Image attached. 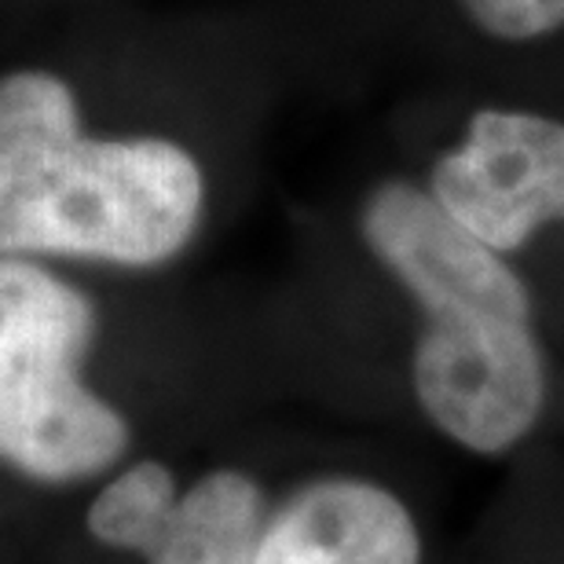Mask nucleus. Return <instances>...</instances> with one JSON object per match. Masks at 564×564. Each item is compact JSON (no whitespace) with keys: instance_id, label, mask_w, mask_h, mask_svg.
Masks as SVG:
<instances>
[{"instance_id":"nucleus-9","label":"nucleus","mask_w":564,"mask_h":564,"mask_svg":"<svg viewBox=\"0 0 564 564\" xmlns=\"http://www.w3.org/2000/svg\"><path fill=\"white\" fill-rule=\"evenodd\" d=\"M462 8L502 41H535L564 26V0H462Z\"/></svg>"},{"instance_id":"nucleus-7","label":"nucleus","mask_w":564,"mask_h":564,"mask_svg":"<svg viewBox=\"0 0 564 564\" xmlns=\"http://www.w3.org/2000/svg\"><path fill=\"white\" fill-rule=\"evenodd\" d=\"M93 334L96 312L82 290L19 257H0V345L85 359Z\"/></svg>"},{"instance_id":"nucleus-3","label":"nucleus","mask_w":564,"mask_h":564,"mask_svg":"<svg viewBox=\"0 0 564 564\" xmlns=\"http://www.w3.org/2000/svg\"><path fill=\"white\" fill-rule=\"evenodd\" d=\"M433 198L499 253L564 220V126L524 110H477L433 169Z\"/></svg>"},{"instance_id":"nucleus-6","label":"nucleus","mask_w":564,"mask_h":564,"mask_svg":"<svg viewBox=\"0 0 564 564\" xmlns=\"http://www.w3.org/2000/svg\"><path fill=\"white\" fill-rule=\"evenodd\" d=\"M261 510V488L246 473H206L180 495L173 524L147 564H253Z\"/></svg>"},{"instance_id":"nucleus-1","label":"nucleus","mask_w":564,"mask_h":564,"mask_svg":"<svg viewBox=\"0 0 564 564\" xmlns=\"http://www.w3.org/2000/svg\"><path fill=\"white\" fill-rule=\"evenodd\" d=\"M364 239L425 312L414 397L440 433L477 455L528 436L543 411L532 297L499 250L403 180L367 198Z\"/></svg>"},{"instance_id":"nucleus-2","label":"nucleus","mask_w":564,"mask_h":564,"mask_svg":"<svg viewBox=\"0 0 564 564\" xmlns=\"http://www.w3.org/2000/svg\"><path fill=\"white\" fill-rule=\"evenodd\" d=\"M202 198V169L180 143L82 137L66 82L0 77V257L162 264L198 228Z\"/></svg>"},{"instance_id":"nucleus-5","label":"nucleus","mask_w":564,"mask_h":564,"mask_svg":"<svg viewBox=\"0 0 564 564\" xmlns=\"http://www.w3.org/2000/svg\"><path fill=\"white\" fill-rule=\"evenodd\" d=\"M253 564H422V535L397 495L370 480H315L261 528Z\"/></svg>"},{"instance_id":"nucleus-4","label":"nucleus","mask_w":564,"mask_h":564,"mask_svg":"<svg viewBox=\"0 0 564 564\" xmlns=\"http://www.w3.org/2000/svg\"><path fill=\"white\" fill-rule=\"evenodd\" d=\"M85 359L0 345V462L70 484L126 455L129 425L82 381Z\"/></svg>"},{"instance_id":"nucleus-8","label":"nucleus","mask_w":564,"mask_h":564,"mask_svg":"<svg viewBox=\"0 0 564 564\" xmlns=\"http://www.w3.org/2000/svg\"><path fill=\"white\" fill-rule=\"evenodd\" d=\"M180 491L173 469L162 462H137L104 484L88 506V535L110 550L147 557L162 543L176 517Z\"/></svg>"}]
</instances>
